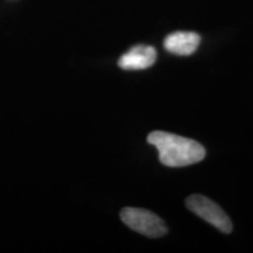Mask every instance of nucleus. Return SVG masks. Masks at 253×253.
Instances as JSON below:
<instances>
[{
	"instance_id": "39448f33",
	"label": "nucleus",
	"mask_w": 253,
	"mask_h": 253,
	"mask_svg": "<svg viewBox=\"0 0 253 253\" xmlns=\"http://www.w3.org/2000/svg\"><path fill=\"white\" fill-rule=\"evenodd\" d=\"M201 37L195 32H173L164 39V48L171 54L191 55L197 50Z\"/></svg>"
},
{
	"instance_id": "f257e3e1",
	"label": "nucleus",
	"mask_w": 253,
	"mask_h": 253,
	"mask_svg": "<svg viewBox=\"0 0 253 253\" xmlns=\"http://www.w3.org/2000/svg\"><path fill=\"white\" fill-rule=\"evenodd\" d=\"M148 143L158 150L161 163L167 167L179 168L191 166L204 160L207 151L198 142L167 131H153Z\"/></svg>"
},
{
	"instance_id": "20e7f679",
	"label": "nucleus",
	"mask_w": 253,
	"mask_h": 253,
	"mask_svg": "<svg viewBox=\"0 0 253 253\" xmlns=\"http://www.w3.org/2000/svg\"><path fill=\"white\" fill-rule=\"evenodd\" d=\"M157 52L153 46L137 45L131 47L119 59V67L125 71H143L156 62Z\"/></svg>"
},
{
	"instance_id": "f03ea898",
	"label": "nucleus",
	"mask_w": 253,
	"mask_h": 253,
	"mask_svg": "<svg viewBox=\"0 0 253 253\" xmlns=\"http://www.w3.org/2000/svg\"><path fill=\"white\" fill-rule=\"evenodd\" d=\"M121 219L126 226L149 238L167 235L168 227L156 214L144 209L126 208L121 211Z\"/></svg>"
},
{
	"instance_id": "7ed1b4c3",
	"label": "nucleus",
	"mask_w": 253,
	"mask_h": 253,
	"mask_svg": "<svg viewBox=\"0 0 253 253\" xmlns=\"http://www.w3.org/2000/svg\"><path fill=\"white\" fill-rule=\"evenodd\" d=\"M185 203L191 212L197 214L223 233H230L232 231V223L229 216L211 199L202 195H192L186 198Z\"/></svg>"
}]
</instances>
